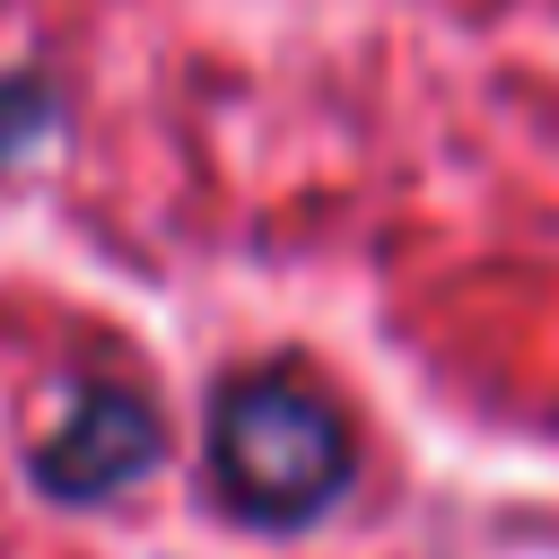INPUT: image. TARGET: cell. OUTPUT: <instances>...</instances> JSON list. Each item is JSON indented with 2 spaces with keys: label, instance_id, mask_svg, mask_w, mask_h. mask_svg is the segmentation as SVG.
<instances>
[{
  "label": "cell",
  "instance_id": "cell-1",
  "mask_svg": "<svg viewBox=\"0 0 559 559\" xmlns=\"http://www.w3.org/2000/svg\"><path fill=\"white\" fill-rule=\"evenodd\" d=\"M210 472L218 489L262 515V524H306L323 515L341 489H349V428L341 411L288 376V367H262V376H236L210 411Z\"/></svg>",
  "mask_w": 559,
  "mask_h": 559
}]
</instances>
